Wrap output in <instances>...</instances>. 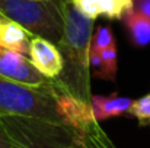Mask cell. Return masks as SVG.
<instances>
[{
	"label": "cell",
	"mask_w": 150,
	"mask_h": 148,
	"mask_svg": "<svg viewBox=\"0 0 150 148\" xmlns=\"http://www.w3.org/2000/svg\"><path fill=\"white\" fill-rule=\"evenodd\" d=\"M127 115L136 118L139 121V123L143 126L150 125V93L134 100Z\"/></svg>",
	"instance_id": "cell-11"
},
{
	"label": "cell",
	"mask_w": 150,
	"mask_h": 148,
	"mask_svg": "<svg viewBox=\"0 0 150 148\" xmlns=\"http://www.w3.org/2000/svg\"><path fill=\"white\" fill-rule=\"evenodd\" d=\"M28 57L35 68L48 80L57 79L63 71V57L60 49L45 38L32 36Z\"/></svg>",
	"instance_id": "cell-6"
},
{
	"label": "cell",
	"mask_w": 150,
	"mask_h": 148,
	"mask_svg": "<svg viewBox=\"0 0 150 148\" xmlns=\"http://www.w3.org/2000/svg\"><path fill=\"white\" fill-rule=\"evenodd\" d=\"M0 148H12V141H10L9 132L4 126L1 115H0Z\"/></svg>",
	"instance_id": "cell-14"
},
{
	"label": "cell",
	"mask_w": 150,
	"mask_h": 148,
	"mask_svg": "<svg viewBox=\"0 0 150 148\" xmlns=\"http://www.w3.org/2000/svg\"><path fill=\"white\" fill-rule=\"evenodd\" d=\"M0 115L42 119L79 128L99 125L92 106L67 96L52 80L42 86H29L0 76Z\"/></svg>",
	"instance_id": "cell-1"
},
{
	"label": "cell",
	"mask_w": 150,
	"mask_h": 148,
	"mask_svg": "<svg viewBox=\"0 0 150 148\" xmlns=\"http://www.w3.org/2000/svg\"><path fill=\"white\" fill-rule=\"evenodd\" d=\"M63 34L57 47L63 57V71L54 84L67 96L91 106V64L89 54L93 36V19L82 13L71 0H60Z\"/></svg>",
	"instance_id": "cell-2"
},
{
	"label": "cell",
	"mask_w": 150,
	"mask_h": 148,
	"mask_svg": "<svg viewBox=\"0 0 150 148\" xmlns=\"http://www.w3.org/2000/svg\"><path fill=\"white\" fill-rule=\"evenodd\" d=\"M133 99L130 97H122L118 95H111V96H96L92 95L91 100V106H92V113L95 116V119L100 122L109 118H117V116H122L127 115L131 105H133Z\"/></svg>",
	"instance_id": "cell-9"
},
{
	"label": "cell",
	"mask_w": 150,
	"mask_h": 148,
	"mask_svg": "<svg viewBox=\"0 0 150 148\" xmlns=\"http://www.w3.org/2000/svg\"><path fill=\"white\" fill-rule=\"evenodd\" d=\"M73 4L91 19L99 16L111 20H122L124 16L134 9V0H71Z\"/></svg>",
	"instance_id": "cell-7"
},
{
	"label": "cell",
	"mask_w": 150,
	"mask_h": 148,
	"mask_svg": "<svg viewBox=\"0 0 150 148\" xmlns=\"http://www.w3.org/2000/svg\"><path fill=\"white\" fill-rule=\"evenodd\" d=\"M0 76L9 80H15L29 86H42L48 83V79L42 76L31 60L15 49L0 45Z\"/></svg>",
	"instance_id": "cell-5"
},
{
	"label": "cell",
	"mask_w": 150,
	"mask_h": 148,
	"mask_svg": "<svg viewBox=\"0 0 150 148\" xmlns=\"http://www.w3.org/2000/svg\"><path fill=\"white\" fill-rule=\"evenodd\" d=\"M124 25L134 47H147L150 44V19L133 9L124 16Z\"/></svg>",
	"instance_id": "cell-10"
},
{
	"label": "cell",
	"mask_w": 150,
	"mask_h": 148,
	"mask_svg": "<svg viewBox=\"0 0 150 148\" xmlns=\"http://www.w3.org/2000/svg\"><path fill=\"white\" fill-rule=\"evenodd\" d=\"M0 15L55 45L63 34L60 0H0Z\"/></svg>",
	"instance_id": "cell-4"
},
{
	"label": "cell",
	"mask_w": 150,
	"mask_h": 148,
	"mask_svg": "<svg viewBox=\"0 0 150 148\" xmlns=\"http://www.w3.org/2000/svg\"><path fill=\"white\" fill-rule=\"evenodd\" d=\"M32 36L34 35L29 34L25 28H22L12 19L0 15V45L1 47L29 55Z\"/></svg>",
	"instance_id": "cell-8"
},
{
	"label": "cell",
	"mask_w": 150,
	"mask_h": 148,
	"mask_svg": "<svg viewBox=\"0 0 150 148\" xmlns=\"http://www.w3.org/2000/svg\"><path fill=\"white\" fill-rule=\"evenodd\" d=\"M12 148H115L99 125L79 128L34 118L3 116Z\"/></svg>",
	"instance_id": "cell-3"
},
{
	"label": "cell",
	"mask_w": 150,
	"mask_h": 148,
	"mask_svg": "<svg viewBox=\"0 0 150 148\" xmlns=\"http://www.w3.org/2000/svg\"><path fill=\"white\" fill-rule=\"evenodd\" d=\"M134 9L150 19V0H134Z\"/></svg>",
	"instance_id": "cell-15"
},
{
	"label": "cell",
	"mask_w": 150,
	"mask_h": 148,
	"mask_svg": "<svg viewBox=\"0 0 150 148\" xmlns=\"http://www.w3.org/2000/svg\"><path fill=\"white\" fill-rule=\"evenodd\" d=\"M105 68H106V80L108 81H115L117 79V70H118V64H117V47L115 42L105 49L100 51Z\"/></svg>",
	"instance_id": "cell-12"
},
{
	"label": "cell",
	"mask_w": 150,
	"mask_h": 148,
	"mask_svg": "<svg viewBox=\"0 0 150 148\" xmlns=\"http://www.w3.org/2000/svg\"><path fill=\"white\" fill-rule=\"evenodd\" d=\"M114 42H115V38H114L112 29L109 26H99L92 36L91 51H102L106 47L112 45Z\"/></svg>",
	"instance_id": "cell-13"
}]
</instances>
